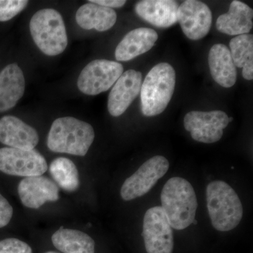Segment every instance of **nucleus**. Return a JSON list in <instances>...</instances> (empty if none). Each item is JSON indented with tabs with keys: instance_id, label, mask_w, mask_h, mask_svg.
<instances>
[{
	"instance_id": "obj_10",
	"label": "nucleus",
	"mask_w": 253,
	"mask_h": 253,
	"mask_svg": "<svg viewBox=\"0 0 253 253\" xmlns=\"http://www.w3.org/2000/svg\"><path fill=\"white\" fill-rule=\"evenodd\" d=\"M45 158L36 150L0 149V171L12 176L42 175L47 170Z\"/></svg>"
},
{
	"instance_id": "obj_26",
	"label": "nucleus",
	"mask_w": 253,
	"mask_h": 253,
	"mask_svg": "<svg viewBox=\"0 0 253 253\" xmlns=\"http://www.w3.org/2000/svg\"><path fill=\"white\" fill-rule=\"evenodd\" d=\"M13 216V208L7 200L0 194V228L9 224Z\"/></svg>"
},
{
	"instance_id": "obj_18",
	"label": "nucleus",
	"mask_w": 253,
	"mask_h": 253,
	"mask_svg": "<svg viewBox=\"0 0 253 253\" xmlns=\"http://www.w3.org/2000/svg\"><path fill=\"white\" fill-rule=\"evenodd\" d=\"M253 10L242 1L234 0L229 11L218 17L216 28L218 31L228 36L249 34L252 30Z\"/></svg>"
},
{
	"instance_id": "obj_30",
	"label": "nucleus",
	"mask_w": 253,
	"mask_h": 253,
	"mask_svg": "<svg viewBox=\"0 0 253 253\" xmlns=\"http://www.w3.org/2000/svg\"><path fill=\"white\" fill-rule=\"evenodd\" d=\"M233 121H234V118H233L232 117L229 118V123L232 122Z\"/></svg>"
},
{
	"instance_id": "obj_16",
	"label": "nucleus",
	"mask_w": 253,
	"mask_h": 253,
	"mask_svg": "<svg viewBox=\"0 0 253 253\" xmlns=\"http://www.w3.org/2000/svg\"><path fill=\"white\" fill-rule=\"evenodd\" d=\"M158 35L149 28H139L131 31L123 38L115 51L118 61H128L145 54L155 45Z\"/></svg>"
},
{
	"instance_id": "obj_14",
	"label": "nucleus",
	"mask_w": 253,
	"mask_h": 253,
	"mask_svg": "<svg viewBox=\"0 0 253 253\" xmlns=\"http://www.w3.org/2000/svg\"><path fill=\"white\" fill-rule=\"evenodd\" d=\"M0 142L14 149L32 150L39 142L34 128L13 116L0 119Z\"/></svg>"
},
{
	"instance_id": "obj_4",
	"label": "nucleus",
	"mask_w": 253,
	"mask_h": 253,
	"mask_svg": "<svg viewBox=\"0 0 253 253\" xmlns=\"http://www.w3.org/2000/svg\"><path fill=\"white\" fill-rule=\"evenodd\" d=\"M176 84V73L168 63L155 66L145 78L141 88V112L146 117L161 114L170 102Z\"/></svg>"
},
{
	"instance_id": "obj_9",
	"label": "nucleus",
	"mask_w": 253,
	"mask_h": 253,
	"mask_svg": "<svg viewBox=\"0 0 253 253\" xmlns=\"http://www.w3.org/2000/svg\"><path fill=\"white\" fill-rule=\"evenodd\" d=\"M229 123L227 114L222 111H190L184 119V128L191 132L192 139L205 144L220 140Z\"/></svg>"
},
{
	"instance_id": "obj_7",
	"label": "nucleus",
	"mask_w": 253,
	"mask_h": 253,
	"mask_svg": "<svg viewBox=\"0 0 253 253\" xmlns=\"http://www.w3.org/2000/svg\"><path fill=\"white\" fill-rule=\"evenodd\" d=\"M169 167V161L164 156L150 158L123 183L121 197L129 201L144 196L167 173Z\"/></svg>"
},
{
	"instance_id": "obj_21",
	"label": "nucleus",
	"mask_w": 253,
	"mask_h": 253,
	"mask_svg": "<svg viewBox=\"0 0 253 253\" xmlns=\"http://www.w3.org/2000/svg\"><path fill=\"white\" fill-rule=\"evenodd\" d=\"M56 249L63 253H94L95 243L83 231L61 227L51 236Z\"/></svg>"
},
{
	"instance_id": "obj_27",
	"label": "nucleus",
	"mask_w": 253,
	"mask_h": 253,
	"mask_svg": "<svg viewBox=\"0 0 253 253\" xmlns=\"http://www.w3.org/2000/svg\"><path fill=\"white\" fill-rule=\"evenodd\" d=\"M89 2L94 3L107 8H121L126 4L125 0H89Z\"/></svg>"
},
{
	"instance_id": "obj_20",
	"label": "nucleus",
	"mask_w": 253,
	"mask_h": 253,
	"mask_svg": "<svg viewBox=\"0 0 253 253\" xmlns=\"http://www.w3.org/2000/svg\"><path fill=\"white\" fill-rule=\"evenodd\" d=\"M76 19L83 29L104 32L109 31L116 24L117 14L111 8L89 2L78 9Z\"/></svg>"
},
{
	"instance_id": "obj_3",
	"label": "nucleus",
	"mask_w": 253,
	"mask_h": 253,
	"mask_svg": "<svg viewBox=\"0 0 253 253\" xmlns=\"http://www.w3.org/2000/svg\"><path fill=\"white\" fill-rule=\"evenodd\" d=\"M206 199L210 219L216 230L229 231L239 225L244 208L231 186L223 181H213L206 189Z\"/></svg>"
},
{
	"instance_id": "obj_25",
	"label": "nucleus",
	"mask_w": 253,
	"mask_h": 253,
	"mask_svg": "<svg viewBox=\"0 0 253 253\" xmlns=\"http://www.w3.org/2000/svg\"><path fill=\"white\" fill-rule=\"evenodd\" d=\"M0 253H33V251L26 243L11 238L0 241Z\"/></svg>"
},
{
	"instance_id": "obj_2",
	"label": "nucleus",
	"mask_w": 253,
	"mask_h": 253,
	"mask_svg": "<svg viewBox=\"0 0 253 253\" xmlns=\"http://www.w3.org/2000/svg\"><path fill=\"white\" fill-rule=\"evenodd\" d=\"M92 126L73 117L59 118L51 125L47 146L55 153L84 156L94 140Z\"/></svg>"
},
{
	"instance_id": "obj_19",
	"label": "nucleus",
	"mask_w": 253,
	"mask_h": 253,
	"mask_svg": "<svg viewBox=\"0 0 253 253\" xmlns=\"http://www.w3.org/2000/svg\"><path fill=\"white\" fill-rule=\"evenodd\" d=\"M211 76L216 83L224 88L231 87L237 80V71L229 48L223 44L211 47L208 55Z\"/></svg>"
},
{
	"instance_id": "obj_17",
	"label": "nucleus",
	"mask_w": 253,
	"mask_h": 253,
	"mask_svg": "<svg viewBox=\"0 0 253 253\" xmlns=\"http://www.w3.org/2000/svg\"><path fill=\"white\" fill-rule=\"evenodd\" d=\"M24 75L16 63L7 65L0 72V113L13 109L25 92Z\"/></svg>"
},
{
	"instance_id": "obj_15",
	"label": "nucleus",
	"mask_w": 253,
	"mask_h": 253,
	"mask_svg": "<svg viewBox=\"0 0 253 253\" xmlns=\"http://www.w3.org/2000/svg\"><path fill=\"white\" fill-rule=\"evenodd\" d=\"M177 1L173 0H143L136 3V14L158 28L171 27L177 22Z\"/></svg>"
},
{
	"instance_id": "obj_23",
	"label": "nucleus",
	"mask_w": 253,
	"mask_h": 253,
	"mask_svg": "<svg viewBox=\"0 0 253 253\" xmlns=\"http://www.w3.org/2000/svg\"><path fill=\"white\" fill-rule=\"evenodd\" d=\"M231 58L236 67L244 68L253 61V36L244 34L231 39L229 43Z\"/></svg>"
},
{
	"instance_id": "obj_1",
	"label": "nucleus",
	"mask_w": 253,
	"mask_h": 253,
	"mask_svg": "<svg viewBox=\"0 0 253 253\" xmlns=\"http://www.w3.org/2000/svg\"><path fill=\"white\" fill-rule=\"evenodd\" d=\"M161 199V208L172 229L182 230L192 224L198 201L191 183L184 178H170L163 186Z\"/></svg>"
},
{
	"instance_id": "obj_6",
	"label": "nucleus",
	"mask_w": 253,
	"mask_h": 253,
	"mask_svg": "<svg viewBox=\"0 0 253 253\" xmlns=\"http://www.w3.org/2000/svg\"><path fill=\"white\" fill-rule=\"evenodd\" d=\"M123 66L116 61L97 59L83 68L78 79V87L83 94L95 96L109 90L122 76Z\"/></svg>"
},
{
	"instance_id": "obj_5",
	"label": "nucleus",
	"mask_w": 253,
	"mask_h": 253,
	"mask_svg": "<svg viewBox=\"0 0 253 253\" xmlns=\"http://www.w3.org/2000/svg\"><path fill=\"white\" fill-rule=\"evenodd\" d=\"M30 31L35 44L47 56H57L67 47L66 26L62 16L56 10L37 11L30 21Z\"/></svg>"
},
{
	"instance_id": "obj_12",
	"label": "nucleus",
	"mask_w": 253,
	"mask_h": 253,
	"mask_svg": "<svg viewBox=\"0 0 253 253\" xmlns=\"http://www.w3.org/2000/svg\"><path fill=\"white\" fill-rule=\"evenodd\" d=\"M142 74L139 71L128 70L123 73L113 86L108 99V110L113 117L126 112L131 103L140 94Z\"/></svg>"
},
{
	"instance_id": "obj_31",
	"label": "nucleus",
	"mask_w": 253,
	"mask_h": 253,
	"mask_svg": "<svg viewBox=\"0 0 253 253\" xmlns=\"http://www.w3.org/2000/svg\"><path fill=\"white\" fill-rule=\"evenodd\" d=\"M58 253L52 252V251H49V252H47V253Z\"/></svg>"
},
{
	"instance_id": "obj_13",
	"label": "nucleus",
	"mask_w": 253,
	"mask_h": 253,
	"mask_svg": "<svg viewBox=\"0 0 253 253\" xmlns=\"http://www.w3.org/2000/svg\"><path fill=\"white\" fill-rule=\"evenodd\" d=\"M18 193L23 206L32 209H38L46 202H54L59 199L57 184L42 175L24 178L18 184Z\"/></svg>"
},
{
	"instance_id": "obj_11",
	"label": "nucleus",
	"mask_w": 253,
	"mask_h": 253,
	"mask_svg": "<svg viewBox=\"0 0 253 253\" xmlns=\"http://www.w3.org/2000/svg\"><path fill=\"white\" fill-rule=\"evenodd\" d=\"M177 21L189 39L199 41L211 31L212 12L208 5L202 1L186 0L178 8Z\"/></svg>"
},
{
	"instance_id": "obj_28",
	"label": "nucleus",
	"mask_w": 253,
	"mask_h": 253,
	"mask_svg": "<svg viewBox=\"0 0 253 253\" xmlns=\"http://www.w3.org/2000/svg\"><path fill=\"white\" fill-rule=\"evenodd\" d=\"M243 77L247 81H253V61L248 63L243 68Z\"/></svg>"
},
{
	"instance_id": "obj_24",
	"label": "nucleus",
	"mask_w": 253,
	"mask_h": 253,
	"mask_svg": "<svg viewBox=\"0 0 253 253\" xmlns=\"http://www.w3.org/2000/svg\"><path fill=\"white\" fill-rule=\"evenodd\" d=\"M26 0H0V21L6 22L15 17L27 6Z\"/></svg>"
},
{
	"instance_id": "obj_22",
	"label": "nucleus",
	"mask_w": 253,
	"mask_h": 253,
	"mask_svg": "<svg viewBox=\"0 0 253 253\" xmlns=\"http://www.w3.org/2000/svg\"><path fill=\"white\" fill-rule=\"evenodd\" d=\"M49 172L55 182L65 191L73 192L79 188V172L76 165L68 158L54 160L50 164Z\"/></svg>"
},
{
	"instance_id": "obj_29",
	"label": "nucleus",
	"mask_w": 253,
	"mask_h": 253,
	"mask_svg": "<svg viewBox=\"0 0 253 253\" xmlns=\"http://www.w3.org/2000/svg\"><path fill=\"white\" fill-rule=\"evenodd\" d=\"M192 224H194V225H197L198 224V221L196 220V219H194V221H193Z\"/></svg>"
},
{
	"instance_id": "obj_8",
	"label": "nucleus",
	"mask_w": 253,
	"mask_h": 253,
	"mask_svg": "<svg viewBox=\"0 0 253 253\" xmlns=\"http://www.w3.org/2000/svg\"><path fill=\"white\" fill-rule=\"evenodd\" d=\"M142 236L147 253H172V228L161 206L150 208L145 213Z\"/></svg>"
}]
</instances>
